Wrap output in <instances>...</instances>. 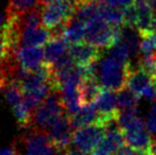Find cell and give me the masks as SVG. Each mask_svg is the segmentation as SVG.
<instances>
[{"label": "cell", "instance_id": "1", "mask_svg": "<svg viewBox=\"0 0 156 155\" xmlns=\"http://www.w3.org/2000/svg\"><path fill=\"white\" fill-rule=\"evenodd\" d=\"M18 81L23 101L34 112L36 107L53 91L51 67L44 64L41 68L32 72L19 70Z\"/></svg>", "mask_w": 156, "mask_h": 155}, {"label": "cell", "instance_id": "2", "mask_svg": "<svg viewBox=\"0 0 156 155\" xmlns=\"http://www.w3.org/2000/svg\"><path fill=\"white\" fill-rule=\"evenodd\" d=\"M41 8V23L54 36H63L65 27L73 19L76 10V0H65Z\"/></svg>", "mask_w": 156, "mask_h": 155}, {"label": "cell", "instance_id": "3", "mask_svg": "<svg viewBox=\"0 0 156 155\" xmlns=\"http://www.w3.org/2000/svg\"><path fill=\"white\" fill-rule=\"evenodd\" d=\"M131 64L122 65L111 56H105L97 64V80L103 89L118 93L126 87Z\"/></svg>", "mask_w": 156, "mask_h": 155}, {"label": "cell", "instance_id": "4", "mask_svg": "<svg viewBox=\"0 0 156 155\" xmlns=\"http://www.w3.org/2000/svg\"><path fill=\"white\" fill-rule=\"evenodd\" d=\"M65 114L67 113L64 107L61 93L53 90L33 112L31 128L39 132L47 133L50 126Z\"/></svg>", "mask_w": 156, "mask_h": 155}, {"label": "cell", "instance_id": "5", "mask_svg": "<svg viewBox=\"0 0 156 155\" xmlns=\"http://www.w3.org/2000/svg\"><path fill=\"white\" fill-rule=\"evenodd\" d=\"M122 27H114L102 18L86 25L85 41L98 49H109L120 41Z\"/></svg>", "mask_w": 156, "mask_h": 155}, {"label": "cell", "instance_id": "6", "mask_svg": "<svg viewBox=\"0 0 156 155\" xmlns=\"http://www.w3.org/2000/svg\"><path fill=\"white\" fill-rule=\"evenodd\" d=\"M121 131L126 146L134 150L150 151L154 143L147 122L140 117H136L121 126Z\"/></svg>", "mask_w": 156, "mask_h": 155}, {"label": "cell", "instance_id": "7", "mask_svg": "<svg viewBox=\"0 0 156 155\" xmlns=\"http://www.w3.org/2000/svg\"><path fill=\"white\" fill-rule=\"evenodd\" d=\"M106 128L101 124H93L78 129L72 135V146L81 153L89 154L97 148L105 136Z\"/></svg>", "mask_w": 156, "mask_h": 155}, {"label": "cell", "instance_id": "8", "mask_svg": "<svg viewBox=\"0 0 156 155\" xmlns=\"http://www.w3.org/2000/svg\"><path fill=\"white\" fill-rule=\"evenodd\" d=\"M73 132L69 115L65 114L50 126L47 131V135L54 148L61 151H67L72 143Z\"/></svg>", "mask_w": 156, "mask_h": 155}, {"label": "cell", "instance_id": "9", "mask_svg": "<svg viewBox=\"0 0 156 155\" xmlns=\"http://www.w3.org/2000/svg\"><path fill=\"white\" fill-rule=\"evenodd\" d=\"M18 67L26 72L36 71L45 64L44 47L20 48L14 56Z\"/></svg>", "mask_w": 156, "mask_h": 155}, {"label": "cell", "instance_id": "10", "mask_svg": "<svg viewBox=\"0 0 156 155\" xmlns=\"http://www.w3.org/2000/svg\"><path fill=\"white\" fill-rule=\"evenodd\" d=\"M124 143L121 128L118 123H114L106 129L104 138L97 146L91 155H114L124 147Z\"/></svg>", "mask_w": 156, "mask_h": 155}, {"label": "cell", "instance_id": "11", "mask_svg": "<svg viewBox=\"0 0 156 155\" xmlns=\"http://www.w3.org/2000/svg\"><path fill=\"white\" fill-rule=\"evenodd\" d=\"M68 53L74 62V64L81 67L89 66V65L98 62L101 58L100 49L87 43L71 45L68 50Z\"/></svg>", "mask_w": 156, "mask_h": 155}, {"label": "cell", "instance_id": "12", "mask_svg": "<svg viewBox=\"0 0 156 155\" xmlns=\"http://www.w3.org/2000/svg\"><path fill=\"white\" fill-rule=\"evenodd\" d=\"M126 86L139 97H142V95L153 86V78L138 65H133L132 63L129 66Z\"/></svg>", "mask_w": 156, "mask_h": 155}, {"label": "cell", "instance_id": "13", "mask_svg": "<svg viewBox=\"0 0 156 155\" xmlns=\"http://www.w3.org/2000/svg\"><path fill=\"white\" fill-rule=\"evenodd\" d=\"M53 38L52 32L44 26L35 29L19 31V48L25 47H43Z\"/></svg>", "mask_w": 156, "mask_h": 155}, {"label": "cell", "instance_id": "14", "mask_svg": "<svg viewBox=\"0 0 156 155\" xmlns=\"http://www.w3.org/2000/svg\"><path fill=\"white\" fill-rule=\"evenodd\" d=\"M69 117L73 131L93 124H101V116L97 110L96 104L83 106L78 113Z\"/></svg>", "mask_w": 156, "mask_h": 155}, {"label": "cell", "instance_id": "15", "mask_svg": "<svg viewBox=\"0 0 156 155\" xmlns=\"http://www.w3.org/2000/svg\"><path fill=\"white\" fill-rule=\"evenodd\" d=\"M69 44L64 39L63 36H54L45 45V65L52 67L62 56L68 53Z\"/></svg>", "mask_w": 156, "mask_h": 155}, {"label": "cell", "instance_id": "16", "mask_svg": "<svg viewBox=\"0 0 156 155\" xmlns=\"http://www.w3.org/2000/svg\"><path fill=\"white\" fill-rule=\"evenodd\" d=\"M103 88L98 82L97 78H86L83 80L79 87V95H80L81 105H90L94 104L102 93Z\"/></svg>", "mask_w": 156, "mask_h": 155}, {"label": "cell", "instance_id": "17", "mask_svg": "<svg viewBox=\"0 0 156 155\" xmlns=\"http://www.w3.org/2000/svg\"><path fill=\"white\" fill-rule=\"evenodd\" d=\"M100 18L114 27H123V9L115 6L105 0H99Z\"/></svg>", "mask_w": 156, "mask_h": 155}, {"label": "cell", "instance_id": "18", "mask_svg": "<svg viewBox=\"0 0 156 155\" xmlns=\"http://www.w3.org/2000/svg\"><path fill=\"white\" fill-rule=\"evenodd\" d=\"M73 18L84 25H87V23L100 18L99 1L76 2V10Z\"/></svg>", "mask_w": 156, "mask_h": 155}, {"label": "cell", "instance_id": "19", "mask_svg": "<svg viewBox=\"0 0 156 155\" xmlns=\"http://www.w3.org/2000/svg\"><path fill=\"white\" fill-rule=\"evenodd\" d=\"M85 33H86V25L73 18L64 29L63 37L70 46L76 45L85 41Z\"/></svg>", "mask_w": 156, "mask_h": 155}, {"label": "cell", "instance_id": "20", "mask_svg": "<svg viewBox=\"0 0 156 155\" xmlns=\"http://www.w3.org/2000/svg\"><path fill=\"white\" fill-rule=\"evenodd\" d=\"M121 41L129 47L132 58H138L140 53V44H141V35L136 29L122 28Z\"/></svg>", "mask_w": 156, "mask_h": 155}, {"label": "cell", "instance_id": "21", "mask_svg": "<svg viewBox=\"0 0 156 155\" xmlns=\"http://www.w3.org/2000/svg\"><path fill=\"white\" fill-rule=\"evenodd\" d=\"M38 5V0H10L6 12L11 15H21L32 11Z\"/></svg>", "mask_w": 156, "mask_h": 155}, {"label": "cell", "instance_id": "22", "mask_svg": "<svg viewBox=\"0 0 156 155\" xmlns=\"http://www.w3.org/2000/svg\"><path fill=\"white\" fill-rule=\"evenodd\" d=\"M108 54L112 58L116 60L118 63L122 65H129L131 64V52L126 45L121 41L120 38L119 41L115 44L113 47L108 49Z\"/></svg>", "mask_w": 156, "mask_h": 155}, {"label": "cell", "instance_id": "23", "mask_svg": "<svg viewBox=\"0 0 156 155\" xmlns=\"http://www.w3.org/2000/svg\"><path fill=\"white\" fill-rule=\"evenodd\" d=\"M117 100L120 110L121 108L134 107V106H137L139 96L126 86L117 93Z\"/></svg>", "mask_w": 156, "mask_h": 155}, {"label": "cell", "instance_id": "24", "mask_svg": "<svg viewBox=\"0 0 156 155\" xmlns=\"http://www.w3.org/2000/svg\"><path fill=\"white\" fill-rule=\"evenodd\" d=\"M138 20V8L137 4L134 3L132 5L123 9V27L129 29H136Z\"/></svg>", "mask_w": 156, "mask_h": 155}, {"label": "cell", "instance_id": "25", "mask_svg": "<svg viewBox=\"0 0 156 155\" xmlns=\"http://www.w3.org/2000/svg\"><path fill=\"white\" fill-rule=\"evenodd\" d=\"M12 58L10 52V48H9L8 41H6L5 37L3 36V34L0 33V65L2 63L6 62V61L11 60Z\"/></svg>", "mask_w": 156, "mask_h": 155}, {"label": "cell", "instance_id": "26", "mask_svg": "<svg viewBox=\"0 0 156 155\" xmlns=\"http://www.w3.org/2000/svg\"><path fill=\"white\" fill-rule=\"evenodd\" d=\"M147 125L151 133L156 135V102L150 108L147 118Z\"/></svg>", "mask_w": 156, "mask_h": 155}, {"label": "cell", "instance_id": "27", "mask_svg": "<svg viewBox=\"0 0 156 155\" xmlns=\"http://www.w3.org/2000/svg\"><path fill=\"white\" fill-rule=\"evenodd\" d=\"M114 155H151V150L150 151H137V150H134L125 146V147L121 148L119 151L116 152Z\"/></svg>", "mask_w": 156, "mask_h": 155}, {"label": "cell", "instance_id": "28", "mask_svg": "<svg viewBox=\"0 0 156 155\" xmlns=\"http://www.w3.org/2000/svg\"><path fill=\"white\" fill-rule=\"evenodd\" d=\"M105 1H107L108 3L121 9H125L127 6L135 3V0H105Z\"/></svg>", "mask_w": 156, "mask_h": 155}, {"label": "cell", "instance_id": "29", "mask_svg": "<svg viewBox=\"0 0 156 155\" xmlns=\"http://www.w3.org/2000/svg\"><path fill=\"white\" fill-rule=\"evenodd\" d=\"M9 21H10V15H9V13L6 11L4 13H0V33H2L4 31L6 26L9 25Z\"/></svg>", "mask_w": 156, "mask_h": 155}, {"label": "cell", "instance_id": "30", "mask_svg": "<svg viewBox=\"0 0 156 155\" xmlns=\"http://www.w3.org/2000/svg\"><path fill=\"white\" fill-rule=\"evenodd\" d=\"M0 155H19V153L18 150H17V147L15 145H13L11 147L0 150Z\"/></svg>", "mask_w": 156, "mask_h": 155}, {"label": "cell", "instance_id": "31", "mask_svg": "<svg viewBox=\"0 0 156 155\" xmlns=\"http://www.w3.org/2000/svg\"><path fill=\"white\" fill-rule=\"evenodd\" d=\"M58 1H65V0H38V6H45L50 3H53V2H58Z\"/></svg>", "mask_w": 156, "mask_h": 155}, {"label": "cell", "instance_id": "32", "mask_svg": "<svg viewBox=\"0 0 156 155\" xmlns=\"http://www.w3.org/2000/svg\"><path fill=\"white\" fill-rule=\"evenodd\" d=\"M150 34L156 35V14L154 15V18H153L152 26H151V29H150Z\"/></svg>", "mask_w": 156, "mask_h": 155}, {"label": "cell", "instance_id": "33", "mask_svg": "<svg viewBox=\"0 0 156 155\" xmlns=\"http://www.w3.org/2000/svg\"><path fill=\"white\" fill-rule=\"evenodd\" d=\"M151 155H156V141H154L152 148H151Z\"/></svg>", "mask_w": 156, "mask_h": 155}, {"label": "cell", "instance_id": "34", "mask_svg": "<svg viewBox=\"0 0 156 155\" xmlns=\"http://www.w3.org/2000/svg\"><path fill=\"white\" fill-rule=\"evenodd\" d=\"M91 1H99V0H76V2H91Z\"/></svg>", "mask_w": 156, "mask_h": 155}, {"label": "cell", "instance_id": "35", "mask_svg": "<svg viewBox=\"0 0 156 155\" xmlns=\"http://www.w3.org/2000/svg\"><path fill=\"white\" fill-rule=\"evenodd\" d=\"M153 85H154V88H155V90H156V75H155L154 79H153Z\"/></svg>", "mask_w": 156, "mask_h": 155}]
</instances>
